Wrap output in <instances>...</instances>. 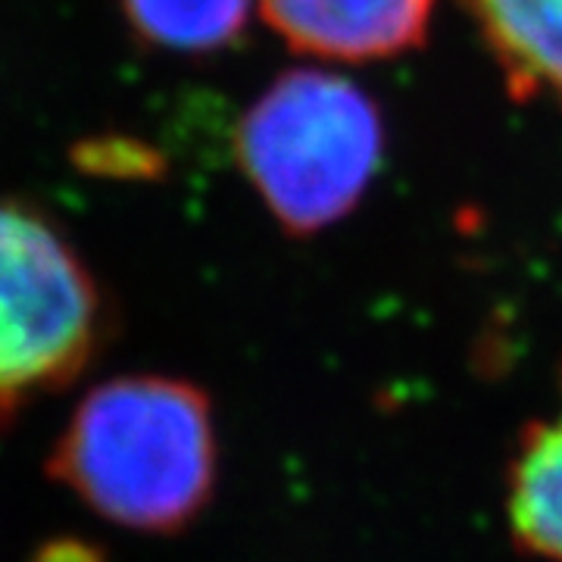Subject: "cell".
Wrapping results in <instances>:
<instances>
[{
    "mask_svg": "<svg viewBox=\"0 0 562 562\" xmlns=\"http://www.w3.org/2000/svg\"><path fill=\"white\" fill-rule=\"evenodd\" d=\"M294 50L331 63H372L419 47L435 0H257Z\"/></svg>",
    "mask_w": 562,
    "mask_h": 562,
    "instance_id": "obj_4",
    "label": "cell"
},
{
    "mask_svg": "<svg viewBox=\"0 0 562 562\" xmlns=\"http://www.w3.org/2000/svg\"><path fill=\"white\" fill-rule=\"evenodd\" d=\"M384 154L375 101L344 76L294 69L247 110L238 157L260 201L291 235H316L350 216Z\"/></svg>",
    "mask_w": 562,
    "mask_h": 562,
    "instance_id": "obj_2",
    "label": "cell"
},
{
    "mask_svg": "<svg viewBox=\"0 0 562 562\" xmlns=\"http://www.w3.org/2000/svg\"><path fill=\"white\" fill-rule=\"evenodd\" d=\"M522 101L562 103V0H462Z\"/></svg>",
    "mask_w": 562,
    "mask_h": 562,
    "instance_id": "obj_5",
    "label": "cell"
},
{
    "mask_svg": "<svg viewBox=\"0 0 562 562\" xmlns=\"http://www.w3.org/2000/svg\"><path fill=\"white\" fill-rule=\"evenodd\" d=\"M257 0H125V16L162 50L206 54L238 38Z\"/></svg>",
    "mask_w": 562,
    "mask_h": 562,
    "instance_id": "obj_7",
    "label": "cell"
},
{
    "mask_svg": "<svg viewBox=\"0 0 562 562\" xmlns=\"http://www.w3.org/2000/svg\"><path fill=\"white\" fill-rule=\"evenodd\" d=\"M506 519L525 553L562 562V409L522 431L506 479Z\"/></svg>",
    "mask_w": 562,
    "mask_h": 562,
    "instance_id": "obj_6",
    "label": "cell"
},
{
    "mask_svg": "<svg viewBox=\"0 0 562 562\" xmlns=\"http://www.w3.org/2000/svg\"><path fill=\"white\" fill-rule=\"evenodd\" d=\"M101 331V291L79 254L32 210L0 203V431L76 382Z\"/></svg>",
    "mask_w": 562,
    "mask_h": 562,
    "instance_id": "obj_3",
    "label": "cell"
},
{
    "mask_svg": "<svg viewBox=\"0 0 562 562\" xmlns=\"http://www.w3.org/2000/svg\"><path fill=\"white\" fill-rule=\"evenodd\" d=\"M47 472L103 522L179 535L216 491L213 403L198 384L169 375L94 384L63 425Z\"/></svg>",
    "mask_w": 562,
    "mask_h": 562,
    "instance_id": "obj_1",
    "label": "cell"
}]
</instances>
